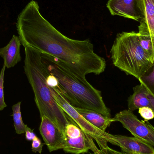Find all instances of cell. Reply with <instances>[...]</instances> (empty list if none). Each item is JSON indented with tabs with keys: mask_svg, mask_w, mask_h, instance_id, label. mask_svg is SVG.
Returning <instances> with one entry per match:
<instances>
[{
	"mask_svg": "<svg viewBox=\"0 0 154 154\" xmlns=\"http://www.w3.org/2000/svg\"><path fill=\"white\" fill-rule=\"evenodd\" d=\"M16 27L24 48L61 60L80 76L99 75L106 69V60L94 52L88 39L78 40L63 35L41 14L36 1H31L19 14Z\"/></svg>",
	"mask_w": 154,
	"mask_h": 154,
	"instance_id": "1",
	"label": "cell"
},
{
	"mask_svg": "<svg viewBox=\"0 0 154 154\" xmlns=\"http://www.w3.org/2000/svg\"><path fill=\"white\" fill-rule=\"evenodd\" d=\"M138 113L144 120H151L154 119L153 110L152 108L145 106L140 108L138 109Z\"/></svg>",
	"mask_w": 154,
	"mask_h": 154,
	"instance_id": "18",
	"label": "cell"
},
{
	"mask_svg": "<svg viewBox=\"0 0 154 154\" xmlns=\"http://www.w3.org/2000/svg\"><path fill=\"white\" fill-rule=\"evenodd\" d=\"M5 68V64L4 63L3 66L0 73V111L3 110L5 108L7 107V105L5 102L4 95V77Z\"/></svg>",
	"mask_w": 154,
	"mask_h": 154,
	"instance_id": "17",
	"label": "cell"
},
{
	"mask_svg": "<svg viewBox=\"0 0 154 154\" xmlns=\"http://www.w3.org/2000/svg\"><path fill=\"white\" fill-rule=\"evenodd\" d=\"M133 94L129 96L128 99V109L134 112L143 107L151 108L150 100L148 95L149 92L142 84L137 85L133 88Z\"/></svg>",
	"mask_w": 154,
	"mask_h": 154,
	"instance_id": "14",
	"label": "cell"
},
{
	"mask_svg": "<svg viewBox=\"0 0 154 154\" xmlns=\"http://www.w3.org/2000/svg\"><path fill=\"white\" fill-rule=\"evenodd\" d=\"M64 152L74 154H84L91 150L94 153H98V149L94 143L93 138L83 131L78 137L75 138L64 136L63 146Z\"/></svg>",
	"mask_w": 154,
	"mask_h": 154,
	"instance_id": "11",
	"label": "cell"
},
{
	"mask_svg": "<svg viewBox=\"0 0 154 154\" xmlns=\"http://www.w3.org/2000/svg\"><path fill=\"white\" fill-rule=\"evenodd\" d=\"M39 131L50 152L62 149L64 136L59 128L50 119L43 116L41 118Z\"/></svg>",
	"mask_w": 154,
	"mask_h": 154,
	"instance_id": "7",
	"label": "cell"
},
{
	"mask_svg": "<svg viewBox=\"0 0 154 154\" xmlns=\"http://www.w3.org/2000/svg\"><path fill=\"white\" fill-rule=\"evenodd\" d=\"M25 48L24 69L32 88L41 118L50 119L64 135L70 119L59 106L47 82L49 73L42 61L41 53L29 47Z\"/></svg>",
	"mask_w": 154,
	"mask_h": 154,
	"instance_id": "3",
	"label": "cell"
},
{
	"mask_svg": "<svg viewBox=\"0 0 154 154\" xmlns=\"http://www.w3.org/2000/svg\"><path fill=\"white\" fill-rule=\"evenodd\" d=\"M43 145L44 144L42 143L41 140L37 137L32 141V150L33 152H38L41 154Z\"/></svg>",
	"mask_w": 154,
	"mask_h": 154,
	"instance_id": "19",
	"label": "cell"
},
{
	"mask_svg": "<svg viewBox=\"0 0 154 154\" xmlns=\"http://www.w3.org/2000/svg\"><path fill=\"white\" fill-rule=\"evenodd\" d=\"M75 108L88 122L102 132H106L107 128L111 123L115 122L114 118L103 116L97 111L86 109Z\"/></svg>",
	"mask_w": 154,
	"mask_h": 154,
	"instance_id": "13",
	"label": "cell"
},
{
	"mask_svg": "<svg viewBox=\"0 0 154 154\" xmlns=\"http://www.w3.org/2000/svg\"><path fill=\"white\" fill-rule=\"evenodd\" d=\"M115 122H120L134 137L154 146V127L147 120H140L133 112L125 109L115 115Z\"/></svg>",
	"mask_w": 154,
	"mask_h": 154,
	"instance_id": "6",
	"label": "cell"
},
{
	"mask_svg": "<svg viewBox=\"0 0 154 154\" xmlns=\"http://www.w3.org/2000/svg\"><path fill=\"white\" fill-rule=\"evenodd\" d=\"M25 133V138L27 141H32L37 137V136L33 132V130L28 126L26 128Z\"/></svg>",
	"mask_w": 154,
	"mask_h": 154,
	"instance_id": "21",
	"label": "cell"
},
{
	"mask_svg": "<svg viewBox=\"0 0 154 154\" xmlns=\"http://www.w3.org/2000/svg\"><path fill=\"white\" fill-rule=\"evenodd\" d=\"M112 140V144L119 146L125 153L154 154L153 146L134 137L113 135Z\"/></svg>",
	"mask_w": 154,
	"mask_h": 154,
	"instance_id": "8",
	"label": "cell"
},
{
	"mask_svg": "<svg viewBox=\"0 0 154 154\" xmlns=\"http://www.w3.org/2000/svg\"><path fill=\"white\" fill-rule=\"evenodd\" d=\"M110 54L115 66L138 80L153 66V62L140 45L138 32L118 33L111 47Z\"/></svg>",
	"mask_w": 154,
	"mask_h": 154,
	"instance_id": "4",
	"label": "cell"
},
{
	"mask_svg": "<svg viewBox=\"0 0 154 154\" xmlns=\"http://www.w3.org/2000/svg\"><path fill=\"white\" fill-rule=\"evenodd\" d=\"M48 85L52 91L55 100L62 110L70 118L71 122L77 125L84 133L95 139L100 149L108 146V143L112 144L113 135L100 131L86 120L68 102L60 91L57 84L50 83Z\"/></svg>",
	"mask_w": 154,
	"mask_h": 154,
	"instance_id": "5",
	"label": "cell"
},
{
	"mask_svg": "<svg viewBox=\"0 0 154 154\" xmlns=\"http://www.w3.org/2000/svg\"><path fill=\"white\" fill-rule=\"evenodd\" d=\"M148 97L150 100V103H151V108L153 110L154 113V97L150 93L148 94Z\"/></svg>",
	"mask_w": 154,
	"mask_h": 154,
	"instance_id": "22",
	"label": "cell"
},
{
	"mask_svg": "<svg viewBox=\"0 0 154 154\" xmlns=\"http://www.w3.org/2000/svg\"><path fill=\"white\" fill-rule=\"evenodd\" d=\"M42 61L50 75L57 79V86L68 102L75 108L97 111L111 117L101 92L93 87L86 78L80 76L57 59L42 54Z\"/></svg>",
	"mask_w": 154,
	"mask_h": 154,
	"instance_id": "2",
	"label": "cell"
},
{
	"mask_svg": "<svg viewBox=\"0 0 154 154\" xmlns=\"http://www.w3.org/2000/svg\"><path fill=\"white\" fill-rule=\"evenodd\" d=\"M142 19L138 34L150 37L154 42V0H137Z\"/></svg>",
	"mask_w": 154,
	"mask_h": 154,
	"instance_id": "10",
	"label": "cell"
},
{
	"mask_svg": "<svg viewBox=\"0 0 154 154\" xmlns=\"http://www.w3.org/2000/svg\"><path fill=\"white\" fill-rule=\"evenodd\" d=\"M138 80L154 97V62L151 69Z\"/></svg>",
	"mask_w": 154,
	"mask_h": 154,
	"instance_id": "16",
	"label": "cell"
},
{
	"mask_svg": "<svg viewBox=\"0 0 154 154\" xmlns=\"http://www.w3.org/2000/svg\"><path fill=\"white\" fill-rule=\"evenodd\" d=\"M21 45L19 37L13 35L10 42L0 49V56L3 59L4 63L7 68L13 67L21 60L20 54Z\"/></svg>",
	"mask_w": 154,
	"mask_h": 154,
	"instance_id": "12",
	"label": "cell"
},
{
	"mask_svg": "<svg viewBox=\"0 0 154 154\" xmlns=\"http://www.w3.org/2000/svg\"><path fill=\"white\" fill-rule=\"evenodd\" d=\"M107 7L113 15H119L138 22L142 19L137 0H109Z\"/></svg>",
	"mask_w": 154,
	"mask_h": 154,
	"instance_id": "9",
	"label": "cell"
},
{
	"mask_svg": "<svg viewBox=\"0 0 154 154\" xmlns=\"http://www.w3.org/2000/svg\"><path fill=\"white\" fill-rule=\"evenodd\" d=\"M90 154H127L123 152H119L118 151L113 150L111 148H109L108 146L106 147L101 148L99 149V152L98 153H90Z\"/></svg>",
	"mask_w": 154,
	"mask_h": 154,
	"instance_id": "20",
	"label": "cell"
},
{
	"mask_svg": "<svg viewBox=\"0 0 154 154\" xmlns=\"http://www.w3.org/2000/svg\"><path fill=\"white\" fill-rule=\"evenodd\" d=\"M13 117L15 132L18 134H24L28 126L25 125L23 121L21 112V102L13 106Z\"/></svg>",
	"mask_w": 154,
	"mask_h": 154,
	"instance_id": "15",
	"label": "cell"
}]
</instances>
